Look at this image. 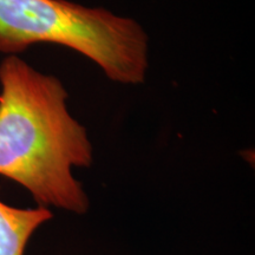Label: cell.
Returning <instances> with one entry per match:
<instances>
[{"label": "cell", "instance_id": "1", "mask_svg": "<svg viewBox=\"0 0 255 255\" xmlns=\"http://www.w3.org/2000/svg\"><path fill=\"white\" fill-rule=\"evenodd\" d=\"M0 175L41 207L85 214L90 202L72 169L90 167L94 149L63 83L12 55L0 64Z\"/></svg>", "mask_w": 255, "mask_h": 255}, {"label": "cell", "instance_id": "2", "mask_svg": "<svg viewBox=\"0 0 255 255\" xmlns=\"http://www.w3.org/2000/svg\"><path fill=\"white\" fill-rule=\"evenodd\" d=\"M40 43L77 51L113 82L145 81L149 38L133 19L66 0H0V52L15 56Z\"/></svg>", "mask_w": 255, "mask_h": 255}, {"label": "cell", "instance_id": "3", "mask_svg": "<svg viewBox=\"0 0 255 255\" xmlns=\"http://www.w3.org/2000/svg\"><path fill=\"white\" fill-rule=\"evenodd\" d=\"M52 219L49 208H15L0 201V255H24L27 242Z\"/></svg>", "mask_w": 255, "mask_h": 255}]
</instances>
